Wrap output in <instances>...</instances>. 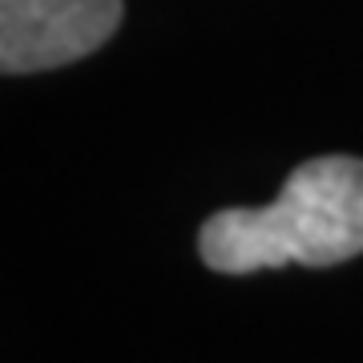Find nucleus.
I'll list each match as a JSON object with an SVG mask.
<instances>
[{
    "label": "nucleus",
    "mask_w": 363,
    "mask_h": 363,
    "mask_svg": "<svg viewBox=\"0 0 363 363\" xmlns=\"http://www.w3.org/2000/svg\"><path fill=\"white\" fill-rule=\"evenodd\" d=\"M198 255L218 274L339 267L363 255V157L323 154L291 169L262 210H218L202 222Z\"/></svg>",
    "instance_id": "obj_1"
},
{
    "label": "nucleus",
    "mask_w": 363,
    "mask_h": 363,
    "mask_svg": "<svg viewBox=\"0 0 363 363\" xmlns=\"http://www.w3.org/2000/svg\"><path fill=\"white\" fill-rule=\"evenodd\" d=\"M121 0H0V69L45 73L89 57L117 33Z\"/></svg>",
    "instance_id": "obj_2"
}]
</instances>
